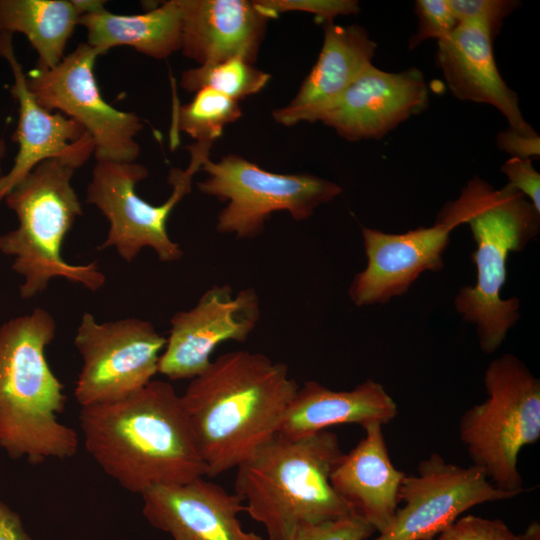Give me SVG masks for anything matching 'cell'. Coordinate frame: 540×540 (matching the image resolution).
<instances>
[{
  "mask_svg": "<svg viewBox=\"0 0 540 540\" xmlns=\"http://www.w3.org/2000/svg\"><path fill=\"white\" fill-rule=\"evenodd\" d=\"M79 422L87 452L129 492L141 495L207 475L180 395L166 381L81 407Z\"/></svg>",
  "mask_w": 540,
  "mask_h": 540,
  "instance_id": "6da1fadb",
  "label": "cell"
},
{
  "mask_svg": "<svg viewBox=\"0 0 540 540\" xmlns=\"http://www.w3.org/2000/svg\"><path fill=\"white\" fill-rule=\"evenodd\" d=\"M299 385L265 354L227 352L191 379L181 403L208 477L227 472L278 433Z\"/></svg>",
  "mask_w": 540,
  "mask_h": 540,
  "instance_id": "7a4b0ae2",
  "label": "cell"
},
{
  "mask_svg": "<svg viewBox=\"0 0 540 540\" xmlns=\"http://www.w3.org/2000/svg\"><path fill=\"white\" fill-rule=\"evenodd\" d=\"M55 334L39 307L0 325V446L12 458L39 463L78 451L77 432L57 419L66 396L45 354Z\"/></svg>",
  "mask_w": 540,
  "mask_h": 540,
  "instance_id": "3957f363",
  "label": "cell"
},
{
  "mask_svg": "<svg viewBox=\"0 0 540 540\" xmlns=\"http://www.w3.org/2000/svg\"><path fill=\"white\" fill-rule=\"evenodd\" d=\"M342 454L328 430L299 438L277 433L237 465L234 493L269 540H288L300 523L351 515L330 483Z\"/></svg>",
  "mask_w": 540,
  "mask_h": 540,
  "instance_id": "277c9868",
  "label": "cell"
},
{
  "mask_svg": "<svg viewBox=\"0 0 540 540\" xmlns=\"http://www.w3.org/2000/svg\"><path fill=\"white\" fill-rule=\"evenodd\" d=\"M459 200L465 210L464 223L476 242L472 260L477 280L474 286L460 289L455 309L476 325L480 348L491 354L520 318V300L500 296L508 255L523 250L537 236L540 212L519 191L508 185L494 189L478 177L468 181Z\"/></svg>",
  "mask_w": 540,
  "mask_h": 540,
  "instance_id": "5b68a950",
  "label": "cell"
},
{
  "mask_svg": "<svg viewBox=\"0 0 540 540\" xmlns=\"http://www.w3.org/2000/svg\"><path fill=\"white\" fill-rule=\"evenodd\" d=\"M74 172L59 160L43 161L4 199L18 225L0 235V252L13 257L12 270L23 277L20 296L24 299L43 292L53 278L91 291L106 281L97 262L71 264L62 257L64 238L83 213L72 185Z\"/></svg>",
  "mask_w": 540,
  "mask_h": 540,
  "instance_id": "8992f818",
  "label": "cell"
},
{
  "mask_svg": "<svg viewBox=\"0 0 540 540\" xmlns=\"http://www.w3.org/2000/svg\"><path fill=\"white\" fill-rule=\"evenodd\" d=\"M484 385L487 398L462 415L460 439L473 466L515 497L525 490L518 455L540 438V381L519 358L505 354L489 364Z\"/></svg>",
  "mask_w": 540,
  "mask_h": 540,
  "instance_id": "52a82bcc",
  "label": "cell"
},
{
  "mask_svg": "<svg viewBox=\"0 0 540 540\" xmlns=\"http://www.w3.org/2000/svg\"><path fill=\"white\" fill-rule=\"evenodd\" d=\"M200 170L207 177L197 183L199 191L227 201L218 215L216 230L238 239L260 235L274 212L286 211L294 220L303 221L342 193L333 181L307 173H274L235 154L219 161L208 157Z\"/></svg>",
  "mask_w": 540,
  "mask_h": 540,
  "instance_id": "ba28073f",
  "label": "cell"
},
{
  "mask_svg": "<svg viewBox=\"0 0 540 540\" xmlns=\"http://www.w3.org/2000/svg\"><path fill=\"white\" fill-rule=\"evenodd\" d=\"M190 155L185 170L174 168L169 172L172 192L160 205H153L136 193V185L149 174L144 165L136 161H96L86 202L95 206L109 223L99 250L113 247L126 262L133 261L146 247L162 262L181 259L183 251L169 237L167 221L175 206L191 192L193 176L205 160L200 155Z\"/></svg>",
  "mask_w": 540,
  "mask_h": 540,
  "instance_id": "9c48e42d",
  "label": "cell"
},
{
  "mask_svg": "<svg viewBox=\"0 0 540 540\" xmlns=\"http://www.w3.org/2000/svg\"><path fill=\"white\" fill-rule=\"evenodd\" d=\"M99 56L95 48L80 43L54 68L29 71L27 87L44 109L57 110L85 130L93 141L96 161H136L142 119L103 98L94 71Z\"/></svg>",
  "mask_w": 540,
  "mask_h": 540,
  "instance_id": "30bf717a",
  "label": "cell"
},
{
  "mask_svg": "<svg viewBox=\"0 0 540 540\" xmlns=\"http://www.w3.org/2000/svg\"><path fill=\"white\" fill-rule=\"evenodd\" d=\"M166 338L149 321L130 317L98 323L86 312L74 338L82 365L74 396L81 407L125 398L158 373Z\"/></svg>",
  "mask_w": 540,
  "mask_h": 540,
  "instance_id": "8fae6325",
  "label": "cell"
},
{
  "mask_svg": "<svg viewBox=\"0 0 540 540\" xmlns=\"http://www.w3.org/2000/svg\"><path fill=\"white\" fill-rule=\"evenodd\" d=\"M512 497L479 468L461 467L432 453L419 463L416 475L404 477L398 493L404 504L374 540H432L466 510Z\"/></svg>",
  "mask_w": 540,
  "mask_h": 540,
  "instance_id": "7c38bea8",
  "label": "cell"
},
{
  "mask_svg": "<svg viewBox=\"0 0 540 540\" xmlns=\"http://www.w3.org/2000/svg\"><path fill=\"white\" fill-rule=\"evenodd\" d=\"M464 222V208L457 199L443 207L431 227L402 234L362 227L367 265L351 282L352 302L356 306L386 303L406 293L423 272L441 270L450 233Z\"/></svg>",
  "mask_w": 540,
  "mask_h": 540,
  "instance_id": "4fadbf2b",
  "label": "cell"
},
{
  "mask_svg": "<svg viewBox=\"0 0 540 540\" xmlns=\"http://www.w3.org/2000/svg\"><path fill=\"white\" fill-rule=\"evenodd\" d=\"M259 319L260 303L253 288L234 294L229 284L213 285L194 307L172 316L158 373L170 380L195 378L208 368L219 344L245 342Z\"/></svg>",
  "mask_w": 540,
  "mask_h": 540,
  "instance_id": "5bb4252c",
  "label": "cell"
},
{
  "mask_svg": "<svg viewBox=\"0 0 540 540\" xmlns=\"http://www.w3.org/2000/svg\"><path fill=\"white\" fill-rule=\"evenodd\" d=\"M0 57L13 75L10 94L18 104V123L13 141L18 151L11 169L0 177V203L41 162L59 160L75 170L94 154V144L85 130L59 112L40 106L27 87L13 36L0 33Z\"/></svg>",
  "mask_w": 540,
  "mask_h": 540,
  "instance_id": "9a60e30c",
  "label": "cell"
},
{
  "mask_svg": "<svg viewBox=\"0 0 540 540\" xmlns=\"http://www.w3.org/2000/svg\"><path fill=\"white\" fill-rule=\"evenodd\" d=\"M429 103L428 88L418 68L391 73L369 66L315 122L334 129L347 141L381 139Z\"/></svg>",
  "mask_w": 540,
  "mask_h": 540,
  "instance_id": "2e32d148",
  "label": "cell"
},
{
  "mask_svg": "<svg viewBox=\"0 0 540 540\" xmlns=\"http://www.w3.org/2000/svg\"><path fill=\"white\" fill-rule=\"evenodd\" d=\"M141 496L145 518L174 540H263L243 528L242 498L203 477L153 486Z\"/></svg>",
  "mask_w": 540,
  "mask_h": 540,
  "instance_id": "e0dca14e",
  "label": "cell"
},
{
  "mask_svg": "<svg viewBox=\"0 0 540 540\" xmlns=\"http://www.w3.org/2000/svg\"><path fill=\"white\" fill-rule=\"evenodd\" d=\"M181 53L199 65L240 57L254 64L269 13L256 0H180Z\"/></svg>",
  "mask_w": 540,
  "mask_h": 540,
  "instance_id": "ac0fdd59",
  "label": "cell"
},
{
  "mask_svg": "<svg viewBox=\"0 0 540 540\" xmlns=\"http://www.w3.org/2000/svg\"><path fill=\"white\" fill-rule=\"evenodd\" d=\"M492 43L483 29L458 24L448 36L438 41L437 67L454 97L490 104L505 116L510 128L528 137L538 136L524 119L517 94L498 70Z\"/></svg>",
  "mask_w": 540,
  "mask_h": 540,
  "instance_id": "d6986e66",
  "label": "cell"
},
{
  "mask_svg": "<svg viewBox=\"0 0 540 540\" xmlns=\"http://www.w3.org/2000/svg\"><path fill=\"white\" fill-rule=\"evenodd\" d=\"M323 44L316 63L305 77L294 98L273 110L281 125L315 122L369 66L377 44L360 25L324 24Z\"/></svg>",
  "mask_w": 540,
  "mask_h": 540,
  "instance_id": "ffe728a7",
  "label": "cell"
},
{
  "mask_svg": "<svg viewBox=\"0 0 540 540\" xmlns=\"http://www.w3.org/2000/svg\"><path fill=\"white\" fill-rule=\"evenodd\" d=\"M383 425L371 423L364 438L342 454L330 475V483L351 515L368 523L377 533L391 523L406 474L389 457Z\"/></svg>",
  "mask_w": 540,
  "mask_h": 540,
  "instance_id": "44dd1931",
  "label": "cell"
},
{
  "mask_svg": "<svg viewBox=\"0 0 540 540\" xmlns=\"http://www.w3.org/2000/svg\"><path fill=\"white\" fill-rule=\"evenodd\" d=\"M398 414L393 398L378 382L367 379L352 390H332L316 381L299 386L279 434L299 438L340 424H388Z\"/></svg>",
  "mask_w": 540,
  "mask_h": 540,
  "instance_id": "7402d4cb",
  "label": "cell"
},
{
  "mask_svg": "<svg viewBox=\"0 0 540 540\" xmlns=\"http://www.w3.org/2000/svg\"><path fill=\"white\" fill-rule=\"evenodd\" d=\"M78 25L87 31L86 43L100 55L127 46L147 57L164 60L181 48L180 0L164 1L139 14H116L105 9L84 14Z\"/></svg>",
  "mask_w": 540,
  "mask_h": 540,
  "instance_id": "603a6c76",
  "label": "cell"
},
{
  "mask_svg": "<svg viewBox=\"0 0 540 540\" xmlns=\"http://www.w3.org/2000/svg\"><path fill=\"white\" fill-rule=\"evenodd\" d=\"M80 16L73 0H0V33L24 35L37 53L36 67L51 69L66 56Z\"/></svg>",
  "mask_w": 540,
  "mask_h": 540,
  "instance_id": "cb8c5ba5",
  "label": "cell"
},
{
  "mask_svg": "<svg viewBox=\"0 0 540 540\" xmlns=\"http://www.w3.org/2000/svg\"><path fill=\"white\" fill-rule=\"evenodd\" d=\"M241 115L239 102L208 88L198 90L191 102L173 107L171 142H175L181 131L196 143L212 145L223 134L225 126Z\"/></svg>",
  "mask_w": 540,
  "mask_h": 540,
  "instance_id": "d4e9b609",
  "label": "cell"
},
{
  "mask_svg": "<svg viewBox=\"0 0 540 540\" xmlns=\"http://www.w3.org/2000/svg\"><path fill=\"white\" fill-rule=\"evenodd\" d=\"M270 79L269 73L254 64L233 57L182 71L180 86L189 93L208 88L239 102L260 92Z\"/></svg>",
  "mask_w": 540,
  "mask_h": 540,
  "instance_id": "484cf974",
  "label": "cell"
},
{
  "mask_svg": "<svg viewBox=\"0 0 540 540\" xmlns=\"http://www.w3.org/2000/svg\"><path fill=\"white\" fill-rule=\"evenodd\" d=\"M458 24H470L483 29L493 40L504 19L519 5L516 0H449Z\"/></svg>",
  "mask_w": 540,
  "mask_h": 540,
  "instance_id": "4316f807",
  "label": "cell"
},
{
  "mask_svg": "<svg viewBox=\"0 0 540 540\" xmlns=\"http://www.w3.org/2000/svg\"><path fill=\"white\" fill-rule=\"evenodd\" d=\"M375 530L362 519L348 515L318 523H300L288 540H366Z\"/></svg>",
  "mask_w": 540,
  "mask_h": 540,
  "instance_id": "83f0119b",
  "label": "cell"
},
{
  "mask_svg": "<svg viewBox=\"0 0 540 540\" xmlns=\"http://www.w3.org/2000/svg\"><path fill=\"white\" fill-rule=\"evenodd\" d=\"M415 13L418 17V30L409 40L410 50L427 39L439 41L445 38L458 25L449 0H417Z\"/></svg>",
  "mask_w": 540,
  "mask_h": 540,
  "instance_id": "f1b7e54d",
  "label": "cell"
},
{
  "mask_svg": "<svg viewBox=\"0 0 540 540\" xmlns=\"http://www.w3.org/2000/svg\"><path fill=\"white\" fill-rule=\"evenodd\" d=\"M275 19L285 12H306L325 23L341 15L357 14L360 11L356 0H256Z\"/></svg>",
  "mask_w": 540,
  "mask_h": 540,
  "instance_id": "f546056e",
  "label": "cell"
},
{
  "mask_svg": "<svg viewBox=\"0 0 540 540\" xmlns=\"http://www.w3.org/2000/svg\"><path fill=\"white\" fill-rule=\"evenodd\" d=\"M432 540H520L503 521L475 515L458 518Z\"/></svg>",
  "mask_w": 540,
  "mask_h": 540,
  "instance_id": "4dcf8cb0",
  "label": "cell"
},
{
  "mask_svg": "<svg viewBox=\"0 0 540 540\" xmlns=\"http://www.w3.org/2000/svg\"><path fill=\"white\" fill-rule=\"evenodd\" d=\"M507 176V185L522 193L540 212V174L530 159L510 158L501 167Z\"/></svg>",
  "mask_w": 540,
  "mask_h": 540,
  "instance_id": "1f68e13d",
  "label": "cell"
},
{
  "mask_svg": "<svg viewBox=\"0 0 540 540\" xmlns=\"http://www.w3.org/2000/svg\"><path fill=\"white\" fill-rule=\"evenodd\" d=\"M497 146L511 158L530 159L540 155L539 136L528 137L512 128H508L497 135Z\"/></svg>",
  "mask_w": 540,
  "mask_h": 540,
  "instance_id": "d6a6232c",
  "label": "cell"
},
{
  "mask_svg": "<svg viewBox=\"0 0 540 540\" xmlns=\"http://www.w3.org/2000/svg\"><path fill=\"white\" fill-rule=\"evenodd\" d=\"M0 540H31L23 529L19 515L1 501Z\"/></svg>",
  "mask_w": 540,
  "mask_h": 540,
  "instance_id": "836d02e7",
  "label": "cell"
},
{
  "mask_svg": "<svg viewBox=\"0 0 540 540\" xmlns=\"http://www.w3.org/2000/svg\"><path fill=\"white\" fill-rule=\"evenodd\" d=\"M80 15L89 14L105 9L106 1L102 0H73Z\"/></svg>",
  "mask_w": 540,
  "mask_h": 540,
  "instance_id": "e575fe53",
  "label": "cell"
},
{
  "mask_svg": "<svg viewBox=\"0 0 540 540\" xmlns=\"http://www.w3.org/2000/svg\"><path fill=\"white\" fill-rule=\"evenodd\" d=\"M520 540H540V525L538 522H531L525 532L520 535Z\"/></svg>",
  "mask_w": 540,
  "mask_h": 540,
  "instance_id": "d590c367",
  "label": "cell"
},
{
  "mask_svg": "<svg viewBox=\"0 0 540 540\" xmlns=\"http://www.w3.org/2000/svg\"><path fill=\"white\" fill-rule=\"evenodd\" d=\"M7 152V144L5 138L2 136L0 137V177L3 175L2 173V164L3 160L6 156Z\"/></svg>",
  "mask_w": 540,
  "mask_h": 540,
  "instance_id": "8d00e7d4",
  "label": "cell"
}]
</instances>
